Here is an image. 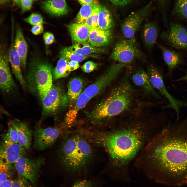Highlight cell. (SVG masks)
Returning a JSON list of instances; mask_svg holds the SVG:
<instances>
[{"label": "cell", "mask_w": 187, "mask_h": 187, "mask_svg": "<svg viewBox=\"0 0 187 187\" xmlns=\"http://www.w3.org/2000/svg\"><path fill=\"white\" fill-rule=\"evenodd\" d=\"M151 154V179L168 186L187 185V120L165 130Z\"/></svg>", "instance_id": "cell-1"}, {"label": "cell", "mask_w": 187, "mask_h": 187, "mask_svg": "<svg viewBox=\"0 0 187 187\" xmlns=\"http://www.w3.org/2000/svg\"><path fill=\"white\" fill-rule=\"evenodd\" d=\"M137 128H129L109 133L100 138L112 160L111 167L117 170L135 155L143 142V133Z\"/></svg>", "instance_id": "cell-2"}, {"label": "cell", "mask_w": 187, "mask_h": 187, "mask_svg": "<svg viewBox=\"0 0 187 187\" xmlns=\"http://www.w3.org/2000/svg\"><path fill=\"white\" fill-rule=\"evenodd\" d=\"M92 154L89 144L79 136H71L62 144L59 151L60 160L66 170L73 176L74 182L92 177L88 168Z\"/></svg>", "instance_id": "cell-3"}, {"label": "cell", "mask_w": 187, "mask_h": 187, "mask_svg": "<svg viewBox=\"0 0 187 187\" xmlns=\"http://www.w3.org/2000/svg\"><path fill=\"white\" fill-rule=\"evenodd\" d=\"M134 94L128 79L125 78L106 98L96 106L89 116L94 121H98L128 110L133 104Z\"/></svg>", "instance_id": "cell-4"}, {"label": "cell", "mask_w": 187, "mask_h": 187, "mask_svg": "<svg viewBox=\"0 0 187 187\" xmlns=\"http://www.w3.org/2000/svg\"><path fill=\"white\" fill-rule=\"evenodd\" d=\"M30 64L29 77H32L31 79L42 101L52 85V65L38 58H34Z\"/></svg>", "instance_id": "cell-5"}, {"label": "cell", "mask_w": 187, "mask_h": 187, "mask_svg": "<svg viewBox=\"0 0 187 187\" xmlns=\"http://www.w3.org/2000/svg\"><path fill=\"white\" fill-rule=\"evenodd\" d=\"M111 56L112 59L119 63L127 64L142 58L144 56L136 40L133 37L118 42L115 45Z\"/></svg>", "instance_id": "cell-6"}, {"label": "cell", "mask_w": 187, "mask_h": 187, "mask_svg": "<svg viewBox=\"0 0 187 187\" xmlns=\"http://www.w3.org/2000/svg\"><path fill=\"white\" fill-rule=\"evenodd\" d=\"M126 65L119 63L112 65L83 92L91 99L96 96L116 78L122 69Z\"/></svg>", "instance_id": "cell-7"}, {"label": "cell", "mask_w": 187, "mask_h": 187, "mask_svg": "<svg viewBox=\"0 0 187 187\" xmlns=\"http://www.w3.org/2000/svg\"><path fill=\"white\" fill-rule=\"evenodd\" d=\"M42 101L43 113L45 116L56 113L69 103L67 94L60 85L56 84H52Z\"/></svg>", "instance_id": "cell-8"}, {"label": "cell", "mask_w": 187, "mask_h": 187, "mask_svg": "<svg viewBox=\"0 0 187 187\" xmlns=\"http://www.w3.org/2000/svg\"><path fill=\"white\" fill-rule=\"evenodd\" d=\"M8 50L4 44H0V90L4 94L10 95L16 85L9 65Z\"/></svg>", "instance_id": "cell-9"}, {"label": "cell", "mask_w": 187, "mask_h": 187, "mask_svg": "<svg viewBox=\"0 0 187 187\" xmlns=\"http://www.w3.org/2000/svg\"><path fill=\"white\" fill-rule=\"evenodd\" d=\"M150 2L137 11L131 13L123 21L121 27L122 34L127 39L133 37L139 27L149 15L152 6Z\"/></svg>", "instance_id": "cell-10"}, {"label": "cell", "mask_w": 187, "mask_h": 187, "mask_svg": "<svg viewBox=\"0 0 187 187\" xmlns=\"http://www.w3.org/2000/svg\"><path fill=\"white\" fill-rule=\"evenodd\" d=\"M44 160L42 158L33 159L24 157L19 158L14 164L18 175L24 177L35 186L38 173Z\"/></svg>", "instance_id": "cell-11"}, {"label": "cell", "mask_w": 187, "mask_h": 187, "mask_svg": "<svg viewBox=\"0 0 187 187\" xmlns=\"http://www.w3.org/2000/svg\"><path fill=\"white\" fill-rule=\"evenodd\" d=\"M62 131L59 127L42 128L36 127L34 132V148L41 150L53 145Z\"/></svg>", "instance_id": "cell-12"}, {"label": "cell", "mask_w": 187, "mask_h": 187, "mask_svg": "<svg viewBox=\"0 0 187 187\" xmlns=\"http://www.w3.org/2000/svg\"><path fill=\"white\" fill-rule=\"evenodd\" d=\"M161 36L166 43L174 48H187V30L182 25L171 23L168 30L163 32Z\"/></svg>", "instance_id": "cell-13"}, {"label": "cell", "mask_w": 187, "mask_h": 187, "mask_svg": "<svg viewBox=\"0 0 187 187\" xmlns=\"http://www.w3.org/2000/svg\"><path fill=\"white\" fill-rule=\"evenodd\" d=\"M147 73L153 87L158 89L169 100L171 106L177 113V120L179 118V108L185 104L176 100L172 97L167 90L164 83L162 77L158 70L155 66L150 65L147 68Z\"/></svg>", "instance_id": "cell-14"}, {"label": "cell", "mask_w": 187, "mask_h": 187, "mask_svg": "<svg viewBox=\"0 0 187 187\" xmlns=\"http://www.w3.org/2000/svg\"><path fill=\"white\" fill-rule=\"evenodd\" d=\"M25 149L18 143L0 144V161L7 164H12L21 157H24Z\"/></svg>", "instance_id": "cell-15"}, {"label": "cell", "mask_w": 187, "mask_h": 187, "mask_svg": "<svg viewBox=\"0 0 187 187\" xmlns=\"http://www.w3.org/2000/svg\"><path fill=\"white\" fill-rule=\"evenodd\" d=\"M14 24L12 23L11 43L8 50L9 61L12 73L21 85L24 87L25 83L21 72L20 58L14 47Z\"/></svg>", "instance_id": "cell-16"}, {"label": "cell", "mask_w": 187, "mask_h": 187, "mask_svg": "<svg viewBox=\"0 0 187 187\" xmlns=\"http://www.w3.org/2000/svg\"><path fill=\"white\" fill-rule=\"evenodd\" d=\"M131 78L134 83L143 89L146 92L156 99L161 98L155 92L147 72L143 69H139L136 71L132 75Z\"/></svg>", "instance_id": "cell-17"}, {"label": "cell", "mask_w": 187, "mask_h": 187, "mask_svg": "<svg viewBox=\"0 0 187 187\" xmlns=\"http://www.w3.org/2000/svg\"><path fill=\"white\" fill-rule=\"evenodd\" d=\"M9 123L14 127L17 132L18 143L26 150H29L31 145L32 133L27 124L17 120L11 121Z\"/></svg>", "instance_id": "cell-18"}, {"label": "cell", "mask_w": 187, "mask_h": 187, "mask_svg": "<svg viewBox=\"0 0 187 187\" xmlns=\"http://www.w3.org/2000/svg\"><path fill=\"white\" fill-rule=\"evenodd\" d=\"M112 37L111 30H103L98 27L90 29L88 41L91 45L96 47H101L108 45Z\"/></svg>", "instance_id": "cell-19"}, {"label": "cell", "mask_w": 187, "mask_h": 187, "mask_svg": "<svg viewBox=\"0 0 187 187\" xmlns=\"http://www.w3.org/2000/svg\"><path fill=\"white\" fill-rule=\"evenodd\" d=\"M158 32L157 25L153 22H148L143 26L141 31V38L149 49H151L156 43Z\"/></svg>", "instance_id": "cell-20"}, {"label": "cell", "mask_w": 187, "mask_h": 187, "mask_svg": "<svg viewBox=\"0 0 187 187\" xmlns=\"http://www.w3.org/2000/svg\"><path fill=\"white\" fill-rule=\"evenodd\" d=\"M67 27L73 42L84 43L88 41L90 29L84 24L72 23Z\"/></svg>", "instance_id": "cell-21"}, {"label": "cell", "mask_w": 187, "mask_h": 187, "mask_svg": "<svg viewBox=\"0 0 187 187\" xmlns=\"http://www.w3.org/2000/svg\"><path fill=\"white\" fill-rule=\"evenodd\" d=\"M16 31L14 47L20 57L21 66L25 69L26 65L28 45L21 28L17 27Z\"/></svg>", "instance_id": "cell-22"}, {"label": "cell", "mask_w": 187, "mask_h": 187, "mask_svg": "<svg viewBox=\"0 0 187 187\" xmlns=\"http://www.w3.org/2000/svg\"><path fill=\"white\" fill-rule=\"evenodd\" d=\"M44 9L55 16H62L68 13L69 8L65 0H49L42 2Z\"/></svg>", "instance_id": "cell-23"}, {"label": "cell", "mask_w": 187, "mask_h": 187, "mask_svg": "<svg viewBox=\"0 0 187 187\" xmlns=\"http://www.w3.org/2000/svg\"><path fill=\"white\" fill-rule=\"evenodd\" d=\"M90 99L82 92L76 101L69 106V110L66 114V122L68 124L72 123L75 119L79 111L85 106Z\"/></svg>", "instance_id": "cell-24"}, {"label": "cell", "mask_w": 187, "mask_h": 187, "mask_svg": "<svg viewBox=\"0 0 187 187\" xmlns=\"http://www.w3.org/2000/svg\"><path fill=\"white\" fill-rule=\"evenodd\" d=\"M82 79L79 77H74L69 82L67 94L69 106L73 104L82 93L83 85Z\"/></svg>", "instance_id": "cell-25"}, {"label": "cell", "mask_w": 187, "mask_h": 187, "mask_svg": "<svg viewBox=\"0 0 187 187\" xmlns=\"http://www.w3.org/2000/svg\"><path fill=\"white\" fill-rule=\"evenodd\" d=\"M114 25L111 14L105 7L99 4L98 19V28L103 30L110 29Z\"/></svg>", "instance_id": "cell-26"}, {"label": "cell", "mask_w": 187, "mask_h": 187, "mask_svg": "<svg viewBox=\"0 0 187 187\" xmlns=\"http://www.w3.org/2000/svg\"><path fill=\"white\" fill-rule=\"evenodd\" d=\"M67 48L71 51L82 56L89 55L93 53H101L104 52V51L103 49L85 43L75 44Z\"/></svg>", "instance_id": "cell-27"}, {"label": "cell", "mask_w": 187, "mask_h": 187, "mask_svg": "<svg viewBox=\"0 0 187 187\" xmlns=\"http://www.w3.org/2000/svg\"><path fill=\"white\" fill-rule=\"evenodd\" d=\"M59 57L56 66L52 70V77L55 80L66 77L71 72L68 67V64L70 60L63 57Z\"/></svg>", "instance_id": "cell-28"}, {"label": "cell", "mask_w": 187, "mask_h": 187, "mask_svg": "<svg viewBox=\"0 0 187 187\" xmlns=\"http://www.w3.org/2000/svg\"><path fill=\"white\" fill-rule=\"evenodd\" d=\"M105 181L102 177H92L74 182L71 187H104Z\"/></svg>", "instance_id": "cell-29"}, {"label": "cell", "mask_w": 187, "mask_h": 187, "mask_svg": "<svg viewBox=\"0 0 187 187\" xmlns=\"http://www.w3.org/2000/svg\"><path fill=\"white\" fill-rule=\"evenodd\" d=\"M158 45L162 52L164 61L169 69H173L180 62L179 55L174 51L164 46L159 45Z\"/></svg>", "instance_id": "cell-30"}, {"label": "cell", "mask_w": 187, "mask_h": 187, "mask_svg": "<svg viewBox=\"0 0 187 187\" xmlns=\"http://www.w3.org/2000/svg\"><path fill=\"white\" fill-rule=\"evenodd\" d=\"M98 4L97 0H94L90 3L82 5L76 17V23L83 24Z\"/></svg>", "instance_id": "cell-31"}, {"label": "cell", "mask_w": 187, "mask_h": 187, "mask_svg": "<svg viewBox=\"0 0 187 187\" xmlns=\"http://www.w3.org/2000/svg\"><path fill=\"white\" fill-rule=\"evenodd\" d=\"M78 63L90 57H96V55L91 54L86 56H82L73 52L69 50L67 47L63 49L60 52V56Z\"/></svg>", "instance_id": "cell-32"}, {"label": "cell", "mask_w": 187, "mask_h": 187, "mask_svg": "<svg viewBox=\"0 0 187 187\" xmlns=\"http://www.w3.org/2000/svg\"><path fill=\"white\" fill-rule=\"evenodd\" d=\"M7 131L2 135V142L7 144L18 143V137L14 127L9 123Z\"/></svg>", "instance_id": "cell-33"}, {"label": "cell", "mask_w": 187, "mask_h": 187, "mask_svg": "<svg viewBox=\"0 0 187 187\" xmlns=\"http://www.w3.org/2000/svg\"><path fill=\"white\" fill-rule=\"evenodd\" d=\"M15 168L12 164H7L0 161V183L6 180L11 179Z\"/></svg>", "instance_id": "cell-34"}, {"label": "cell", "mask_w": 187, "mask_h": 187, "mask_svg": "<svg viewBox=\"0 0 187 187\" xmlns=\"http://www.w3.org/2000/svg\"><path fill=\"white\" fill-rule=\"evenodd\" d=\"M174 11L179 16L187 19V0H175Z\"/></svg>", "instance_id": "cell-35"}, {"label": "cell", "mask_w": 187, "mask_h": 187, "mask_svg": "<svg viewBox=\"0 0 187 187\" xmlns=\"http://www.w3.org/2000/svg\"><path fill=\"white\" fill-rule=\"evenodd\" d=\"M99 11V4L95 7L90 15L83 23L90 30L98 27V19Z\"/></svg>", "instance_id": "cell-36"}, {"label": "cell", "mask_w": 187, "mask_h": 187, "mask_svg": "<svg viewBox=\"0 0 187 187\" xmlns=\"http://www.w3.org/2000/svg\"><path fill=\"white\" fill-rule=\"evenodd\" d=\"M24 20L33 26L45 23L43 17L38 13H33L28 17L24 19Z\"/></svg>", "instance_id": "cell-37"}, {"label": "cell", "mask_w": 187, "mask_h": 187, "mask_svg": "<svg viewBox=\"0 0 187 187\" xmlns=\"http://www.w3.org/2000/svg\"><path fill=\"white\" fill-rule=\"evenodd\" d=\"M30 182L24 177L18 175L16 179L14 180L11 187H31Z\"/></svg>", "instance_id": "cell-38"}, {"label": "cell", "mask_w": 187, "mask_h": 187, "mask_svg": "<svg viewBox=\"0 0 187 187\" xmlns=\"http://www.w3.org/2000/svg\"><path fill=\"white\" fill-rule=\"evenodd\" d=\"M97 64L91 61H87L82 66L81 69L83 72L85 73H90L95 70Z\"/></svg>", "instance_id": "cell-39"}, {"label": "cell", "mask_w": 187, "mask_h": 187, "mask_svg": "<svg viewBox=\"0 0 187 187\" xmlns=\"http://www.w3.org/2000/svg\"><path fill=\"white\" fill-rule=\"evenodd\" d=\"M43 38L45 44L47 45L51 44L54 42V36L53 34L50 32H47L44 33Z\"/></svg>", "instance_id": "cell-40"}, {"label": "cell", "mask_w": 187, "mask_h": 187, "mask_svg": "<svg viewBox=\"0 0 187 187\" xmlns=\"http://www.w3.org/2000/svg\"><path fill=\"white\" fill-rule=\"evenodd\" d=\"M21 5L22 7V12L30 10L32 6L31 0H21Z\"/></svg>", "instance_id": "cell-41"}, {"label": "cell", "mask_w": 187, "mask_h": 187, "mask_svg": "<svg viewBox=\"0 0 187 187\" xmlns=\"http://www.w3.org/2000/svg\"><path fill=\"white\" fill-rule=\"evenodd\" d=\"M114 5L118 7H123L131 3L133 0H108Z\"/></svg>", "instance_id": "cell-42"}, {"label": "cell", "mask_w": 187, "mask_h": 187, "mask_svg": "<svg viewBox=\"0 0 187 187\" xmlns=\"http://www.w3.org/2000/svg\"><path fill=\"white\" fill-rule=\"evenodd\" d=\"M43 30V24H40L34 26L31 29V31L33 34L37 35L42 33Z\"/></svg>", "instance_id": "cell-43"}, {"label": "cell", "mask_w": 187, "mask_h": 187, "mask_svg": "<svg viewBox=\"0 0 187 187\" xmlns=\"http://www.w3.org/2000/svg\"><path fill=\"white\" fill-rule=\"evenodd\" d=\"M68 67L69 70L71 72L78 69L79 67V65L77 62L70 60L68 64Z\"/></svg>", "instance_id": "cell-44"}, {"label": "cell", "mask_w": 187, "mask_h": 187, "mask_svg": "<svg viewBox=\"0 0 187 187\" xmlns=\"http://www.w3.org/2000/svg\"><path fill=\"white\" fill-rule=\"evenodd\" d=\"M13 181L11 178L2 181L0 183V187H11Z\"/></svg>", "instance_id": "cell-45"}, {"label": "cell", "mask_w": 187, "mask_h": 187, "mask_svg": "<svg viewBox=\"0 0 187 187\" xmlns=\"http://www.w3.org/2000/svg\"><path fill=\"white\" fill-rule=\"evenodd\" d=\"M78 1L79 3L82 6L91 3L94 0H78Z\"/></svg>", "instance_id": "cell-46"}, {"label": "cell", "mask_w": 187, "mask_h": 187, "mask_svg": "<svg viewBox=\"0 0 187 187\" xmlns=\"http://www.w3.org/2000/svg\"><path fill=\"white\" fill-rule=\"evenodd\" d=\"M13 4L14 5H19L21 4V0H12Z\"/></svg>", "instance_id": "cell-47"}, {"label": "cell", "mask_w": 187, "mask_h": 187, "mask_svg": "<svg viewBox=\"0 0 187 187\" xmlns=\"http://www.w3.org/2000/svg\"><path fill=\"white\" fill-rule=\"evenodd\" d=\"M10 0H0V4H3L6 2H9Z\"/></svg>", "instance_id": "cell-48"}, {"label": "cell", "mask_w": 187, "mask_h": 187, "mask_svg": "<svg viewBox=\"0 0 187 187\" xmlns=\"http://www.w3.org/2000/svg\"><path fill=\"white\" fill-rule=\"evenodd\" d=\"M4 19V17L2 16H0V25L2 23Z\"/></svg>", "instance_id": "cell-49"}, {"label": "cell", "mask_w": 187, "mask_h": 187, "mask_svg": "<svg viewBox=\"0 0 187 187\" xmlns=\"http://www.w3.org/2000/svg\"><path fill=\"white\" fill-rule=\"evenodd\" d=\"M180 80H187V73L186 75L183 77L179 79Z\"/></svg>", "instance_id": "cell-50"}, {"label": "cell", "mask_w": 187, "mask_h": 187, "mask_svg": "<svg viewBox=\"0 0 187 187\" xmlns=\"http://www.w3.org/2000/svg\"><path fill=\"white\" fill-rule=\"evenodd\" d=\"M31 0V1H35V0Z\"/></svg>", "instance_id": "cell-51"}, {"label": "cell", "mask_w": 187, "mask_h": 187, "mask_svg": "<svg viewBox=\"0 0 187 187\" xmlns=\"http://www.w3.org/2000/svg\"><path fill=\"white\" fill-rule=\"evenodd\" d=\"M161 0L162 1H164V0Z\"/></svg>", "instance_id": "cell-52"}]
</instances>
